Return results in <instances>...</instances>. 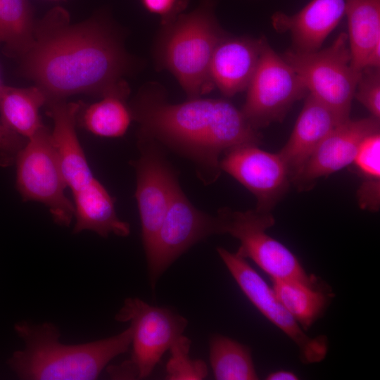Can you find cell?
Returning <instances> with one entry per match:
<instances>
[{"label": "cell", "mask_w": 380, "mask_h": 380, "mask_svg": "<svg viewBox=\"0 0 380 380\" xmlns=\"http://www.w3.org/2000/svg\"><path fill=\"white\" fill-rule=\"evenodd\" d=\"M72 193L75 220L74 234L87 230L102 237L111 234L122 237L129 234V224L117 215L115 199L95 177Z\"/></svg>", "instance_id": "cell-19"}, {"label": "cell", "mask_w": 380, "mask_h": 380, "mask_svg": "<svg viewBox=\"0 0 380 380\" xmlns=\"http://www.w3.org/2000/svg\"><path fill=\"white\" fill-rule=\"evenodd\" d=\"M47 96L39 87L18 88L0 83V122L25 139L35 134L43 126L39 110Z\"/></svg>", "instance_id": "cell-21"}, {"label": "cell", "mask_w": 380, "mask_h": 380, "mask_svg": "<svg viewBox=\"0 0 380 380\" xmlns=\"http://www.w3.org/2000/svg\"><path fill=\"white\" fill-rule=\"evenodd\" d=\"M0 83H1V82H0Z\"/></svg>", "instance_id": "cell-32"}, {"label": "cell", "mask_w": 380, "mask_h": 380, "mask_svg": "<svg viewBox=\"0 0 380 380\" xmlns=\"http://www.w3.org/2000/svg\"><path fill=\"white\" fill-rule=\"evenodd\" d=\"M20 59L21 74L47 101L77 94L101 97L123 80L128 68L120 42L106 25L96 19L72 24L59 6L35 22L32 44Z\"/></svg>", "instance_id": "cell-1"}, {"label": "cell", "mask_w": 380, "mask_h": 380, "mask_svg": "<svg viewBox=\"0 0 380 380\" xmlns=\"http://www.w3.org/2000/svg\"><path fill=\"white\" fill-rule=\"evenodd\" d=\"M149 13L160 17L162 26L172 23L186 9L189 0H141Z\"/></svg>", "instance_id": "cell-29"}, {"label": "cell", "mask_w": 380, "mask_h": 380, "mask_svg": "<svg viewBox=\"0 0 380 380\" xmlns=\"http://www.w3.org/2000/svg\"><path fill=\"white\" fill-rule=\"evenodd\" d=\"M347 33L353 66L361 71L380 43V0H345Z\"/></svg>", "instance_id": "cell-22"}, {"label": "cell", "mask_w": 380, "mask_h": 380, "mask_svg": "<svg viewBox=\"0 0 380 380\" xmlns=\"http://www.w3.org/2000/svg\"><path fill=\"white\" fill-rule=\"evenodd\" d=\"M162 27L156 51L158 65L172 72L189 99L210 91L215 87L210 75L212 56L226 34L213 0H203L193 11Z\"/></svg>", "instance_id": "cell-4"}, {"label": "cell", "mask_w": 380, "mask_h": 380, "mask_svg": "<svg viewBox=\"0 0 380 380\" xmlns=\"http://www.w3.org/2000/svg\"><path fill=\"white\" fill-rule=\"evenodd\" d=\"M272 280V288L277 298L303 330L309 329L327 307V293L318 286H311L298 281Z\"/></svg>", "instance_id": "cell-23"}, {"label": "cell", "mask_w": 380, "mask_h": 380, "mask_svg": "<svg viewBox=\"0 0 380 380\" xmlns=\"http://www.w3.org/2000/svg\"><path fill=\"white\" fill-rule=\"evenodd\" d=\"M47 115L53 121L51 141L68 187L74 191L94 176L76 132L81 103L65 99L46 102Z\"/></svg>", "instance_id": "cell-16"}, {"label": "cell", "mask_w": 380, "mask_h": 380, "mask_svg": "<svg viewBox=\"0 0 380 380\" xmlns=\"http://www.w3.org/2000/svg\"><path fill=\"white\" fill-rule=\"evenodd\" d=\"M191 341L184 334L170 347V357L166 366L169 380H201L207 376L208 367L201 360H193L189 353Z\"/></svg>", "instance_id": "cell-26"}, {"label": "cell", "mask_w": 380, "mask_h": 380, "mask_svg": "<svg viewBox=\"0 0 380 380\" xmlns=\"http://www.w3.org/2000/svg\"><path fill=\"white\" fill-rule=\"evenodd\" d=\"M115 319L129 322L132 329V355L118 365L125 379L147 378L163 354L183 335L188 324L182 315L138 298H126Z\"/></svg>", "instance_id": "cell-6"}, {"label": "cell", "mask_w": 380, "mask_h": 380, "mask_svg": "<svg viewBox=\"0 0 380 380\" xmlns=\"http://www.w3.org/2000/svg\"><path fill=\"white\" fill-rule=\"evenodd\" d=\"M282 58L298 74L310 94L341 119L350 118L360 71L353 66L347 33H340L327 48L312 52L291 49Z\"/></svg>", "instance_id": "cell-5"}, {"label": "cell", "mask_w": 380, "mask_h": 380, "mask_svg": "<svg viewBox=\"0 0 380 380\" xmlns=\"http://www.w3.org/2000/svg\"><path fill=\"white\" fill-rule=\"evenodd\" d=\"M298 376L292 372L287 370H279L270 373L266 379L267 380H296Z\"/></svg>", "instance_id": "cell-31"}, {"label": "cell", "mask_w": 380, "mask_h": 380, "mask_svg": "<svg viewBox=\"0 0 380 380\" xmlns=\"http://www.w3.org/2000/svg\"><path fill=\"white\" fill-rule=\"evenodd\" d=\"M214 234H221L217 216L210 215L195 207L178 184L152 249L146 257L152 288L180 255Z\"/></svg>", "instance_id": "cell-10"}, {"label": "cell", "mask_w": 380, "mask_h": 380, "mask_svg": "<svg viewBox=\"0 0 380 380\" xmlns=\"http://www.w3.org/2000/svg\"><path fill=\"white\" fill-rule=\"evenodd\" d=\"M26 139L16 134L0 122V153L9 159H15Z\"/></svg>", "instance_id": "cell-30"}, {"label": "cell", "mask_w": 380, "mask_h": 380, "mask_svg": "<svg viewBox=\"0 0 380 380\" xmlns=\"http://www.w3.org/2000/svg\"><path fill=\"white\" fill-rule=\"evenodd\" d=\"M139 158L132 161L137 179L135 198L141 225V239L146 257L179 184L161 145L151 137L139 134Z\"/></svg>", "instance_id": "cell-11"}, {"label": "cell", "mask_w": 380, "mask_h": 380, "mask_svg": "<svg viewBox=\"0 0 380 380\" xmlns=\"http://www.w3.org/2000/svg\"><path fill=\"white\" fill-rule=\"evenodd\" d=\"M210 362L215 379H258L249 348L229 337L215 334L209 343Z\"/></svg>", "instance_id": "cell-25"}, {"label": "cell", "mask_w": 380, "mask_h": 380, "mask_svg": "<svg viewBox=\"0 0 380 380\" xmlns=\"http://www.w3.org/2000/svg\"><path fill=\"white\" fill-rule=\"evenodd\" d=\"M129 107L132 120L139 124V134L189 159L205 184L218 179L222 154L261 140L241 110L224 100L198 97L170 103L161 92L146 89Z\"/></svg>", "instance_id": "cell-2"}, {"label": "cell", "mask_w": 380, "mask_h": 380, "mask_svg": "<svg viewBox=\"0 0 380 380\" xmlns=\"http://www.w3.org/2000/svg\"><path fill=\"white\" fill-rule=\"evenodd\" d=\"M220 166L251 191L255 210L270 213L291 182L289 170L279 153L264 151L258 144H245L224 153Z\"/></svg>", "instance_id": "cell-13"}, {"label": "cell", "mask_w": 380, "mask_h": 380, "mask_svg": "<svg viewBox=\"0 0 380 380\" xmlns=\"http://www.w3.org/2000/svg\"><path fill=\"white\" fill-rule=\"evenodd\" d=\"M17 190L25 201L43 203L53 222L68 227L74 218V205L65 194L68 187L51 141V131L44 125L15 156Z\"/></svg>", "instance_id": "cell-7"}, {"label": "cell", "mask_w": 380, "mask_h": 380, "mask_svg": "<svg viewBox=\"0 0 380 380\" xmlns=\"http://www.w3.org/2000/svg\"><path fill=\"white\" fill-rule=\"evenodd\" d=\"M217 251L248 300L296 343L301 360L309 364L324 359L328 350L327 338L322 336L315 338L308 336L277 298L272 288L267 285L246 258L222 247H217Z\"/></svg>", "instance_id": "cell-12"}, {"label": "cell", "mask_w": 380, "mask_h": 380, "mask_svg": "<svg viewBox=\"0 0 380 380\" xmlns=\"http://www.w3.org/2000/svg\"><path fill=\"white\" fill-rule=\"evenodd\" d=\"M354 99L371 116L380 119V68L366 67L360 71Z\"/></svg>", "instance_id": "cell-28"}, {"label": "cell", "mask_w": 380, "mask_h": 380, "mask_svg": "<svg viewBox=\"0 0 380 380\" xmlns=\"http://www.w3.org/2000/svg\"><path fill=\"white\" fill-rule=\"evenodd\" d=\"M264 37L223 36L213 52L210 75L212 82L224 96L246 89L258 66Z\"/></svg>", "instance_id": "cell-17"}, {"label": "cell", "mask_w": 380, "mask_h": 380, "mask_svg": "<svg viewBox=\"0 0 380 380\" xmlns=\"http://www.w3.org/2000/svg\"><path fill=\"white\" fill-rule=\"evenodd\" d=\"M344 120L327 105L308 94L289 140L278 152L291 180L325 137Z\"/></svg>", "instance_id": "cell-18"}, {"label": "cell", "mask_w": 380, "mask_h": 380, "mask_svg": "<svg viewBox=\"0 0 380 380\" xmlns=\"http://www.w3.org/2000/svg\"><path fill=\"white\" fill-rule=\"evenodd\" d=\"M241 111L255 129L280 122L308 92L292 67L264 38L260 60L246 88Z\"/></svg>", "instance_id": "cell-9"}, {"label": "cell", "mask_w": 380, "mask_h": 380, "mask_svg": "<svg viewBox=\"0 0 380 380\" xmlns=\"http://www.w3.org/2000/svg\"><path fill=\"white\" fill-rule=\"evenodd\" d=\"M24 342L8 364L20 379L93 380L115 357L126 353L132 343V329L113 336L79 344L60 341L61 333L51 322L15 324Z\"/></svg>", "instance_id": "cell-3"}, {"label": "cell", "mask_w": 380, "mask_h": 380, "mask_svg": "<svg viewBox=\"0 0 380 380\" xmlns=\"http://www.w3.org/2000/svg\"><path fill=\"white\" fill-rule=\"evenodd\" d=\"M379 128V119L372 116L343 121L320 143L291 182L299 190H308L319 178L352 164L363 139Z\"/></svg>", "instance_id": "cell-14"}, {"label": "cell", "mask_w": 380, "mask_h": 380, "mask_svg": "<svg viewBox=\"0 0 380 380\" xmlns=\"http://www.w3.org/2000/svg\"><path fill=\"white\" fill-rule=\"evenodd\" d=\"M353 163L364 181L380 182V133L367 136L361 142Z\"/></svg>", "instance_id": "cell-27"}, {"label": "cell", "mask_w": 380, "mask_h": 380, "mask_svg": "<svg viewBox=\"0 0 380 380\" xmlns=\"http://www.w3.org/2000/svg\"><path fill=\"white\" fill-rule=\"evenodd\" d=\"M129 93L123 80L106 93L100 101L85 108L82 105L77 120L91 134L108 138L123 136L132 120L126 100Z\"/></svg>", "instance_id": "cell-20"}, {"label": "cell", "mask_w": 380, "mask_h": 380, "mask_svg": "<svg viewBox=\"0 0 380 380\" xmlns=\"http://www.w3.org/2000/svg\"><path fill=\"white\" fill-rule=\"evenodd\" d=\"M35 22L28 0H0V42L8 56L20 58L27 51Z\"/></svg>", "instance_id": "cell-24"}, {"label": "cell", "mask_w": 380, "mask_h": 380, "mask_svg": "<svg viewBox=\"0 0 380 380\" xmlns=\"http://www.w3.org/2000/svg\"><path fill=\"white\" fill-rule=\"evenodd\" d=\"M217 216L221 234H229L239 241L240 246L236 253L252 260L272 279L318 285L317 279L307 274L296 255L267 233L275 222L271 213L224 208L219 210Z\"/></svg>", "instance_id": "cell-8"}, {"label": "cell", "mask_w": 380, "mask_h": 380, "mask_svg": "<svg viewBox=\"0 0 380 380\" xmlns=\"http://www.w3.org/2000/svg\"><path fill=\"white\" fill-rule=\"evenodd\" d=\"M344 15L345 0H311L294 14L274 13L271 23L277 32L290 34L293 50L312 52L321 49Z\"/></svg>", "instance_id": "cell-15"}]
</instances>
